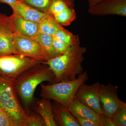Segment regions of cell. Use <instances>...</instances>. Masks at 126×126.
<instances>
[{"label": "cell", "instance_id": "1", "mask_svg": "<svg viewBox=\"0 0 126 126\" xmlns=\"http://www.w3.org/2000/svg\"><path fill=\"white\" fill-rule=\"evenodd\" d=\"M86 51L85 47L80 46L79 38L67 52L47 60L45 63L54 75V83L74 80L77 75L82 73L83 55Z\"/></svg>", "mask_w": 126, "mask_h": 126}, {"label": "cell", "instance_id": "2", "mask_svg": "<svg viewBox=\"0 0 126 126\" xmlns=\"http://www.w3.org/2000/svg\"><path fill=\"white\" fill-rule=\"evenodd\" d=\"M55 79L53 73L47 64L35 65L18 78L16 89L23 102L28 106L33 101L34 93L38 85L44 81L54 83Z\"/></svg>", "mask_w": 126, "mask_h": 126}, {"label": "cell", "instance_id": "3", "mask_svg": "<svg viewBox=\"0 0 126 126\" xmlns=\"http://www.w3.org/2000/svg\"><path fill=\"white\" fill-rule=\"evenodd\" d=\"M88 79L87 72H84L74 80L41 84V97L54 100L68 108L79 87Z\"/></svg>", "mask_w": 126, "mask_h": 126}, {"label": "cell", "instance_id": "4", "mask_svg": "<svg viewBox=\"0 0 126 126\" xmlns=\"http://www.w3.org/2000/svg\"><path fill=\"white\" fill-rule=\"evenodd\" d=\"M12 81L0 73V107L15 126H24L26 116L18 101Z\"/></svg>", "mask_w": 126, "mask_h": 126}, {"label": "cell", "instance_id": "5", "mask_svg": "<svg viewBox=\"0 0 126 126\" xmlns=\"http://www.w3.org/2000/svg\"><path fill=\"white\" fill-rule=\"evenodd\" d=\"M16 55L0 56V73L4 77L12 81L41 61Z\"/></svg>", "mask_w": 126, "mask_h": 126}, {"label": "cell", "instance_id": "6", "mask_svg": "<svg viewBox=\"0 0 126 126\" xmlns=\"http://www.w3.org/2000/svg\"><path fill=\"white\" fill-rule=\"evenodd\" d=\"M118 87L111 83L107 85H100V104L103 114L111 118L116 111L126 104L119 99Z\"/></svg>", "mask_w": 126, "mask_h": 126}, {"label": "cell", "instance_id": "7", "mask_svg": "<svg viewBox=\"0 0 126 126\" xmlns=\"http://www.w3.org/2000/svg\"><path fill=\"white\" fill-rule=\"evenodd\" d=\"M13 44L15 54L41 61H47L40 45L33 38L16 34L14 37Z\"/></svg>", "mask_w": 126, "mask_h": 126}, {"label": "cell", "instance_id": "8", "mask_svg": "<svg viewBox=\"0 0 126 126\" xmlns=\"http://www.w3.org/2000/svg\"><path fill=\"white\" fill-rule=\"evenodd\" d=\"M100 85L98 82L90 85L83 84L77 90L74 98L102 114L100 104Z\"/></svg>", "mask_w": 126, "mask_h": 126}, {"label": "cell", "instance_id": "9", "mask_svg": "<svg viewBox=\"0 0 126 126\" xmlns=\"http://www.w3.org/2000/svg\"><path fill=\"white\" fill-rule=\"evenodd\" d=\"M15 34L11 16L0 13V56L14 54L13 40Z\"/></svg>", "mask_w": 126, "mask_h": 126}, {"label": "cell", "instance_id": "10", "mask_svg": "<svg viewBox=\"0 0 126 126\" xmlns=\"http://www.w3.org/2000/svg\"><path fill=\"white\" fill-rule=\"evenodd\" d=\"M88 12L94 16L110 15L126 16V0H101L91 7Z\"/></svg>", "mask_w": 126, "mask_h": 126}, {"label": "cell", "instance_id": "11", "mask_svg": "<svg viewBox=\"0 0 126 126\" xmlns=\"http://www.w3.org/2000/svg\"><path fill=\"white\" fill-rule=\"evenodd\" d=\"M14 13L26 20L39 24L50 14L42 12L19 0L11 6Z\"/></svg>", "mask_w": 126, "mask_h": 126}, {"label": "cell", "instance_id": "12", "mask_svg": "<svg viewBox=\"0 0 126 126\" xmlns=\"http://www.w3.org/2000/svg\"><path fill=\"white\" fill-rule=\"evenodd\" d=\"M69 109L75 117L83 118L96 122L103 125V114H100L87 105L74 98L70 103Z\"/></svg>", "mask_w": 126, "mask_h": 126}, {"label": "cell", "instance_id": "13", "mask_svg": "<svg viewBox=\"0 0 126 126\" xmlns=\"http://www.w3.org/2000/svg\"><path fill=\"white\" fill-rule=\"evenodd\" d=\"M16 34L33 38L39 32L38 24L26 20L14 13L11 16Z\"/></svg>", "mask_w": 126, "mask_h": 126}, {"label": "cell", "instance_id": "14", "mask_svg": "<svg viewBox=\"0 0 126 126\" xmlns=\"http://www.w3.org/2000/svg\"><path fill=\"white\" fill-rule=\"evenodd\" d=\"M52 107L54 118L57 126H81L68 108L54 100Z\"/></svg>", "mask_w": 126, "mask_h": 126}, {"label": "cell", "instance_id": "15", "mask_svg": "<svg viewBox=\"0 0 126 126\" xmlns=\"http://www.w3.org/2000/svg\"><path fill=\"white\" fill-rule=\"evenodd\" d=\"M35 110L43 118L45 126H57L54 118L50 99L43 98L37 103Z\"/></svg>", "mask_w": 126, "mask_h": 126}, {"label": "cell", "instance_id": "16", "mask_svg": "<svg viewBox=\"0 0 126 126\" xmlns=\"http://www.w3.org/2000/svg\"><path fill=\"white\" fill-rule=\"evenodd\" d=\"M52 36L39 32L33 38L37 41L47 60L60 55L54 49L53 45Z\"/></svg>", "mask_w": 126, "mask_h": 126}, {"label": "cell", "instance_id": "17", "mask_svg": "<svg viewBox=\"0 0 126 126\" xmlns=\"http://www.w3.org/2000/svg\"><path fill=\"white\" fill-rule=\"evenodd\" d=\"M38 25L39 32L51 36H53L56 31L63 27L51 15L39 23Z\"/></svg>", "mask_w": 126, "mask_h": 126}, {"label": "cell", "instance_id": "18", "mask_svg": "<svg viewBox=\"0 0 126 126\" xmlns=\"http://www.w3.org/2000/svg\"><path fill=\"white\" fill-rule=\"evenodd\" d=\"M53 16L57 23L64 26L69 25L76 18V13L73 8H68Z\"/></svg>", "mask_w": 126, "mask_h": 126}, {"label": "cell", "instance_id": "19", "mask_svg": "<svg viewBox=\"0 0 126 126\" xmlns=\"http://www.w3.org/2000/svg\"><path fill=\"white\" fill-rule=\"evenodd\" d=\"M52 36L70 46L75 44L79 38L78 35H74L63 27L56 31Z\"/></svg>", "mask_w": 126, "mask_h": 126}, {"label": "cell", "instance_id": "20", "mask_svg": "<svg viewBox=\"0 0 126 126\" xmlns=\"http://www.w3.org/2000/svg\"><path fill=\"white\" fill-rule=\"evenodd\" d=\"M68 8H73L64 0H53L47 11L53 15L58 14Z\"/></svg>", "mask_w": 126, "mask_h": 126}, {"label": "cell", "instance_id": "21", "mask_svg": "<svg viewBox=\"0 0 126 126\" xmlns=\"http://www.w3.org/2000/svg\"><path fill=\"white\" fill-rule=\"evenodd\" d=\"M115 126H126V105L116 111L111 118Z\"/></svg>", "mask_w": 126, "mask_h": 126}, {"label": "cell", "instance_id": "22", "mask_svg": "<svg viewBox=\"0 0 126 126\" xmlns=\"http://www.w3.org/2000/svg\"><path fill=\"white\" fill-rule=\"evenodd\" d=\"M25 4L38 9L47 11L53 0H20Z\"/></svg>", "mask_w": 126, "mask_h": 126}, {"label": "cell", "instance_id": "23", "mask_svg": "<svg viewBox=\"0 0 126 126\" xmlns=\"http://www.w3.org/2000/svg\"><path fill=\"white\" fill-rule=\"evenodd\" d=\"M45 123L40 116L32 114L26 117L24 126H44Z\"/></svg>", "mask_w": 126, "mask_h": 126}, {"label": "cell", "instance_id": "24", "mask_svg": "<svg viewBox=\"0 0 126 126\" xmlns=\"http://www.w3.org/2000/svg\"><path fill=\"white\" fill-rule=\"evenodd\" d=\"M52 37L53 46L54 49L60 54H64L69 50L71 46L59 40L54 36Z\"/></svg>", "mask_w": 126, "mask_h": 126}, {"label": "cell", "instance_id": "25", "mask_svg": "<svg viewBox=\"0 0 126 126\" xmlns=\"http://www.w3.org/2000/svg\"><path fill=\"white\" fill-rule=\"evenodd\" d=\"M6 113L0 107V126H15Z\"/></svg>", "mask_w": 126, "mask_h": 126}, {"label": "cell", "instance_id": "26", "mask_svg": "<svg viewBox=\"0 0 126 126\" xmlns=\"http://www.w3.org/2000/svg\"><path fill=\"white\" fill-rule=\"evenodd\" d=\"M75 118L81 126H101L98 123L89 119L80 117H76Z\"/></svg>", "mask_w": 126, "mask_h": 126}, {"label": "cell", "instance_id": "27", "mask_svg": "<svg viewBox=\"0 0 126 126\" xmlns=\"http://www.w3.org/2000/svg\"><path fill=\"white\" fill-rule=\"evenodd\" d=\"M102 121L103 126H115L111 118L103 114L102 116Z\"/></svg>", "mask_w": 126, "mask_h": 126}, {"label": "cell", "instance_id": "28", "mask_svg": "<svg viewBox=\"0 0 126 126\" xmlns=\"http://www.w3.org/2000/svg\"><path fill=\"white\" fill-rule=\"evenodd\" d=\"M20 0H0V3H4L11 6Z\"/></svg>", "mask_w": 126, "mask_h": 126}, {"label": "cell", "instance_id": "29", "mask_svg": "<svg viewBox=\"0 0 126 126\" xmlns=\"http://www.w3.org/2000/svg\"><path fill=\"white\" fill-rule=\"evenodd\" d=\"M89 4V7H91L96 4L101 0H88Z\"/></svg>", "mask_w": 126, "mask_h": 126}, {"label": "cell", "instance_id": "30", "mask_svg": "<svg viewBox=\"0 0 126 126\" xmlns=\"http://www.w3.org/2000/svg\"><path fill=\"white\" fill-rule=\"evenodd\" d=\"M66 2H67L70 5L73 7L74 6V0H64Z\"/></svg>", "mask_w": 126, "mask_h": 126}]
</instances>
